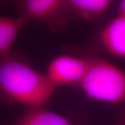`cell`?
<instances>
[{"label":"cell","mask_w":125,"mask_h":125,"mask_svg":"<svg viewBox=\"0 0 125 125\" xmlns=\"http://www.w3.org/2000/svg\"><path fill=\"white\" fill-rule=\"evenodd\" d=\"M56 87L46 76L13 52L0 60V102L27 108L43 106Z\"/></svg>","instance_id":"cell-1"},{"label":"cell","mask_w":125,"mask_h":125,"mask_svg":"<svg viewBox=\"0 0 125 125\" xmlns=\"http://www.w3.org/2000/svg\"><path fill=\"white\" fill-rule=\"evenodd\" d=\"M88 98L117 104L125 101V72L100 58L88 59V65L78 84Z\"/></svg>","instance_id":"cell-2"},{"label":"cell","mask_w":125,"mask_h":125,"mask_svg":"<svg viewBox=\"0 0 125 125\" xmlns=\"http://www.w3.org/2000/svg\"><path fill=\"white\" fill-rule=\"evenodd\" d=\"M88 59L70 55L53 58L47 67L46 76L54 87L79 84L85 74Z\"/></svg>","instance_id":"cell-3"},{"label":"cell","mask_w":125,"mask_h":125,"mask_svg":"<svg viewBox=\"0 0 125 125\" xmlns=\"http://www.w3.org/2000/svg\"><path fill=\"white\" fill-rule=\"evenodd\" d=\"M21 16L37 22L53 24L61 19L67 10L66 1L62 0H25L17 3Z\"/></svg>","instance_id":"cell-4"},{"label":"cell","mask_w":125,"mask_h":125,"mask_svg":"<svg viewBox=\"0 0 125 125\" xmlns=\"http://www.w3.org/2000/svg\"><path fill=\"white\" fill-rule=\"evenodd\" d=\"M100 41L108 52L125 58V17L117 15L103 29Z\"/></svg>","instance_id":"cell-5"},{"label":"cell","mask_w":125,"mask_h":125,"mask_svg":"<svg viewBox=\"0 0 125 125\" xmlns=\"http://www.w3.org/2000/svg\"><path fill=\"white\" fill-rule=\"evenodd\" d=\"M29 20L22 16L0 15V60L9 56L20 32Z\"/></svg>","instance_id":"cell-6"},{"label":"cell","mask_w":125,"mask_h":125,"mask_svg":"<svg viewBox=\"0 0 125 125\" xmlns=\"http://www.w3.org/2000/svg\"><path fill=\"white\" fill-rule=\"evenodd\" d=\"M9 125H72L66 117L42 106L27 109Z\"/></svg>","instance_id":"cell-7"},{"label":"cell","mask_w":125,"mask_h":125,"mask_svg":"<svg viewBox=\"0 0 125 125\" xmlns=\"http://www.w3.org/2000/svg\"><path fill=\"white\" fill-rule=\"evenodd\" d=\"M68 10L83 20H93L104 14L112 4L110 0H68Z\"/></svg>","instance_id":"cell-8"},{"label":"cell","mask_w":125,"mask_h":125,"mask_svg":"<svg viewBox=\"0 0 125 125\" xmlns=\"http://www.w3.org/2000/svg\"><path fill=\"white\" fill-rule=\"evenodd\" d=\"M118 15L125 17V0L121 1L118 4Z\"/></svg>","instance_id":"cell-9"},{"label":"cell","mask_w":125,"mask_h":125,"mask_svg":"<svg viewBox=\"0 0 125 125\" xmlns=\"http://www.w3.org/2000/svg\"></svg>","instance_id":"cell-10"}]
</instances>
